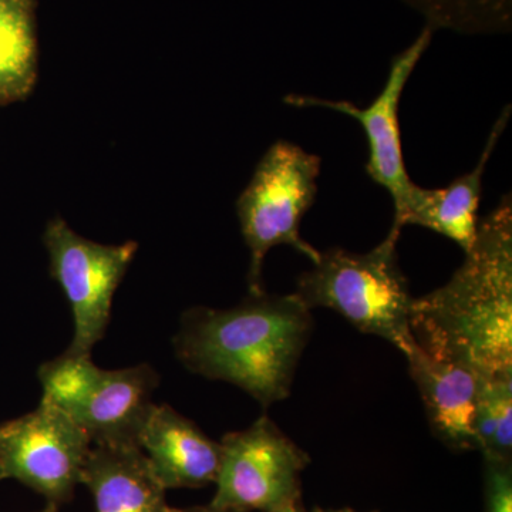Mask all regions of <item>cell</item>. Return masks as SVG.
I'll return each mask as SVG.
<instances>
[{
    "label": "cell",
    "mask_w": 512,
    "mask_h": 512,
    "mask_svg": "<svg viewBox=\"0 0 512 512\" xmlns=\"http://www.w3.org/2000/svg\"><path fill=\"white\" fill-rule=\"evenodd\" d=\"M474 430L483 456L512 460V373L478 377Z\"/></svg>",
    "instance_id": "16"
},
{
    "label": "cell",
    "mask_w": 512,
    "mask_h": 512,
    "mask_svg": "<svg viewBox=\"0 0 512 512\" xmlns=\"http://www.w3.org/2000/svg\"><path fill=\"white\" fill-rule=\"evenodd\" d=\"M510 117L511 106H507L495 121L483 154L470 173L460 175L447 187L436 190L416 185L403 210L394 215L390 231L402 234V229L407 225L427 228L456 242L466 254L477 235L480 221L478 207L483 195L485 170Z\"/></svg>",
    "instance_id": "11"
},
{
    "label": "cell",
    "mask_w": 512,
    "mask_h": 512,
    "mask_svg": "<svg viewBox=\"0 0 512 512\" xmlns=\"http://www.w3.org/2000/svg\"><path fill=\"white\" fill-rule=\"evenodd\" d=\"M37 66L36 0H0V107L29 97Z\"/></svg>",
    "instance_id": "14"
},
{
    "label": "cell",
    "mask_w": 512,
    "mask_h": 512,
    "mask_svg": "<svg viewBox=\"0 0 512 512\" xmlns=\"http://www.w3.org/2000/svg\"><path fill=\"white\" fill-rule=\"evenodd\" d=\"M274 512H308L305 510V507H303L302 500L296 501V503L285 505V507L279 508V510H276Z\"/></svg>",
    "instance_id": "19"
},
{
    "label": "cell",
    "mask_w": 512,
    "mask_h": 512,
    "mask_svg": "<svg viewBox=\"0 0 512 512\" xmlns=\"http://www.w3.org/2000/svg\"><path fill=\"white\" fill-rule=\"evenodd\" d=\"M93 443L59 407L40 400L33 412L0 424L2 480L19 481L56 511L73 498Z\"/></svg>",
    "instance_id": "8"
},
{
    "label": "cell",
    "mask_w": 512,
    "mask_h": 512,
    "mask_svg": "<svg viewBox=\"0 0 512 512\" xmlns=\"http://www.w3.org/2000/svg\"><path fill=\"white\" fill-rule=\"evenodd\" d=\"M43 242L50 275L72 308L74 333L66 353L92 356L106 335L114 293L138 251L136 241L103 245L74 232L63 218L47 222Z\"/></svg>",
    "instance_id": "7"
},
{
    "label": "cell",
    "mask_w": 512,
    "mask_h": 512,
    "mask_svg": "<svg viewBox=\"0 0 512 512\" xmlns=\"http://www.w3.org/2000/svg\"><path fill=\"white\" fill-rule=\"evenodd\" d=\"M43 512H56V511L47 510V508H46V510H45V511H43Z\"/></svg>",
    "instance_id": "21"
},
{
    "label": "cell",
    "mask_w": 512,
    "mask_h": 512,
    "mask_svg": "<svg viewBox=\"0 0 512 512\" xmlns=\"http://www.w3.org/2000/svg\"><path fill=\"white\" fill-rule=\"evenodd\" d=\"M0 481H2V474H0Z\"/></svg>",
    "instance_id": "22"
},
{
    "label": "cell",
    "mask_w": 512,
    "mask_h": 512,
    "mask_svg": "<svg viewBox=\"0 0 512 512\" xmlns=\"http://www.w3.org/2000/svg\"><path fill=\"white\" fill-rule=\"evenodd\" d=\"M311 512H360L353 510V508H338V510H325V508H315V510ZM370 512H377V511H370Z\"/></svg>",
    "instance_id": "20"
},
{
    "label": "cell",
    "mask_w": 512,
    "mask_h": 512,
    "mask_svg": "<svg viewBox=\"0 0 512 512\" xmlns=\"http://www.w3.org/2000/svg\"><path fill=\"white\" fill-rule=\"evenodd\" d=\"M211 505L232 512H274L302 500L311 457L268 414L248 429L225 434Z\"/></svg>",
    "instance_id": "6"
},
{
    "label": "cell",
    "mask_w": 512,
    "mask_h": 512,
    "mask_svg": "<svg viewBox=\"0 0 512 512\" xmlns=\"http://www.w3.org/2000/svg\"><path fill=\"white\" fill-rule=\"evenodd\" d=\"M426 26L461 35H505L512 30V0H402Z\"/></svg>",
    "instance_id": "15"
},
{
    "label": "cell",
    "mask_w": 512,
    "mask_h": 512,
    "mask_svg": "<svg viewBox=\"0 0 512 512\" xmlns=\"http://www.w3.org/2000/svg\"><path fill=\"white\" fill-rule=\"evenodd\" d=\"M400 234L386 239L365 254L330 248L320 252L312 268L299 275L295 295L306 308L339 313L359 332L377 336L400 350L414 349V298L397 256Z\"/></svg>",
    "instance_id": "3"
},
{
    "label": "cell",
    "mask_w": 512,
    "mask_h": 512,
    "mask_svg": "<svg viewBox=\"0 0 512 512\" xmlns=\"http://www.w3.org/2000/svg\"><path fill=\"white\" fill-rule=\"evenodd\" d=\"M167 512H232L220 510V508L212 507V505H204V507H190V508H173L168 507Z\"/></svg>",
    "instance_id": "18"
},
{
    "label": "cell",
    "mask_w": 512,
    "mask_h": 512,
    "mask_svg": "<svg viewBox=\"0 0 512 512\" xmlns=\"http://www.w3.org/2000/svg\"><path fill=\"white\" fill-rule=\"evenodd\" d=\"M406 359L434 437L454 451L478 450V377L467 367L434 359L417 345Z\"/></svg>",
    "instance_id": "12"
},
{
    "label": "cell",
    "mask_w": 512,
    "mask_h": 512,
    "mask_svg": "<svg viewBox=\"0 0 512 512\" xmlns=\"http://www.w3.org/2000/svg\"><path fill=\"white\" fill-rule=\"evenodd\" d=\"M43 399L59 407L93 444H137L160 377L147 363L104 370L64 352L37 370Z\"/></svg>",
    "instance_id": "5"
},
{
    "label": "cell",
    "mask_w": 512,
    "mask_h": 512,
    "mask_svg": "<svg viewBox=\"0 0 512 512\" xmlns=\"http://www.w3.org/2000/svg\"><path fill=\"white\" fill-rule=\"evenodd\" d=\"M484 512H512V460L483 456Z\"/></svg>",
    "instance_id": "17"
},
{
    "label": "cell",
    "mask_w": 512,
    "mask_h": 512,
    "mask_svg": "<svg viewBox=\"0 0 512 512\" xmlns=\"http://www.w3.org/2000/svg\"><path fill=\"white\" fill-rule=\"evenodd\" d=\"M322 160L291 141L279 140L256 165L237 200L242 237L251 254L248 288L264 291L262 266L272 248L288 245L312 264L320 251L301 237V225L318 195Z\"/></svg>",
    "instance_id": "4"
},
{
    "label": "cell",
    "mask_w": 512,
    "mask_h": 512,
    "mask_svg": "<svg viewBox=\"0 0 512 512\" xmlns=\"http://www.w3.org/2000/svg\"><path fill=\"white\" fill-rule=\"evenodd\" d=\"M414 342L477 377L512 373V201L478 221L474 244L450 281L414 298Z\"/></svg>",
    "instance_id": "1"
},
{
    "label": "cell",
    "mask_w": 512,
    "mask_h": 512,
    "mask_svg": "<svg viewBox=\"0 0 512 512\" xmlns=\"http://www.w3.org/2000/svg\"><path fill=\"white\" fill-rule=\"evenodd\" d=\"M312 311L292 295L249 292L228 309H188L174 338L185 369L234 384L264 407L288 399L313 333Z\"/></svg>",
    "instance_id": "2"
},
{
    "label": "cell",
    "mask_w": 512,
    "mask_h": 512,
    "mask_svg": "<svg viewBox=\"0 0 512 512\" xmlns=\"http://www.w3.org/2000/svg\"><path fill=\"white\" fill-rule=\"evenodd\" d=\"M80 484L96 512H167V490L137 444H93Z\"/></svg>",
    "instance_id": "13"
},
{
    "label": "cell",
    "mask_w": 512,
    "mask_h": 512,
    "mask_svg": "<svg viewBox=\"0 0 512 512\" xmlns=\"http://www.w3.org/2000/svg\"><path fill=\"white\" fill-rule=\"evenodd\" d=\"M434 30L424 26L416 40L396 55L390 64L386 83L379 96L366 109H359L346 100H326L313 96L291 94L285 103L293 107H320L345 114L355 119L365 130L369 157L366 173L373 183L380 185L392 197L394 215L403 210L414 187L406 163H404L402 131H400L399 107L404 87L409 82L421 57L429 49Z\"/></svg>",
    "instance_id": "9"
},
{
    "label": "cell",
    "mask_w": 512,
    "mask_h": 512,
    "mask_svg": "<svg viewBox=\"0 0 512 512\" xmlns=\"http://www.w3.org/2000/svg\"><path fill=\"white\" fill-rule=\"evenodd\" d=\"M137 446L167 491L201 488L217 480L221 444L168 404L154 403Z\"/></svg>",
    "instance_id": "10"
}]
</instances>
